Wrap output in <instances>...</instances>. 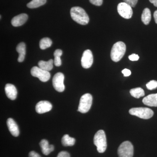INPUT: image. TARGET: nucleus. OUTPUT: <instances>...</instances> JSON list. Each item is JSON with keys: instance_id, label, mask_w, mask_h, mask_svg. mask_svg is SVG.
<instances>
[{"instance_id": "23", "label": "nucleus", "mask_w": 157, "mask_h": 157, "mask_svg": "<svg viewBox=\"0 0 157 157\" xmlns=\"http://www.w3.org/2000/svg\"><path fill=\"white\" fill-rule=\"evenodd\" d=\"M63 54V52L61 49H58L55 51L54 53V64L56 67H59L62 65V61L60 57Z\"/></svg>"}, {"instance_id": "13", "label": "nucleus", "mask_w": 157, "mask_h": 157, "mask_svg": "<svg viewBox=\"0 0 157 157\" xmlns=\"http://www.w3.org/2000/svg\"><path fill=\"white\" fill-rule=\"evenodd\" d=\"M7 124L11 135L14 137H17L19 135V130L18 126L14 120L11 118L7 121Z\"/></svg>"}, {"instance_id": "29", "label": "nucleus", "mask_w": 157, "mask_h": 157, "mask_svg": "<svg viewBox=\"0 0 157 157\" xmlns=\"http://www.w3.org/2000/svg\"><path fill=\"white\" fill-rule=\"evenodd\" d=\"M57 157H70V155L67 152L62 151L59 153Z\"/></svg>"}, {"instance_id": "11", "label": "nucleus", "mask_w": 157, "mask_h": 157, "mask_svg": "<svg viewBox=\"0 0 157 157\" xmlns=\"http://www.w3.org/2000/svg\"><path fill=\"white\" fill-rule=\"evenodd\" d=\"M52 107V104L48 101H39L36 105V111L39 114H42L50 111Z\"/></svg>"}, {"instance_id": "10", "label": "nucleus", "mask_w": 157, "mask_h": 157, "mask_svg": "<svg viewBox=\"0 0 157 157\" xmlns=\"http://www.w3.org/2000/svg\"><path fill=\"white\" fill-rule=\"evenodd\" d=\"M94 61L92 52L87 49L83 52L81 59V65L85 69H88L91 67Z\"/></svg>"}, {"instance_id": "4", "label": "nucleus", "mask_w": 157, "mask_h": 157, "mask_svg": "<svg viewBox=\"0 0 157 157\" xmlns=\"http://www.w3.org/2000/svg\"><path fill=\"white\" fill-rule=\"evenodd\" d=\"M131 115L135 116L143 119H148L152 117L154 112L152 109L147 107L132 108L129 110Z\"/></svg>"}, {"instance_id": "14", "label": "nucleus", "mask_w": 157, "mask_h": 157, "mask_svg": "<svg viewBox=\"0 0 157 157\" xmlns=\"http://www.w3.org/2000/svg\"><path fill=\"white\" fill-rule=\"evenodd\" d=\"M6 96L11 100H14L17 98V90L13 84L8 83L5 86Z\"/></svg>"}, {"instance_id": "17", "label": "nucleus", "mask_w": 157, "mask_h": 157, "mask_svg": "<svg viewBox=\"0 0 157 157\" xmlns=\"http://www.w3.org/2000/svg\"><path fill=\"white\" fill-rule=\"evenodd\" d=\"M16 51L19 54L18 56V61L20 63H21L24 60L25 58L26 54V46L24 42H21L19 43L17 45L16 47Z\"/></svg>"}, {"instance_id": "31", "label": "nucleus", "mask_w": 157, "mask_h": 157, "mask_svg": "<svg viewBox=\"0 0 157 157\" xmlns=\"http://www.w3.org/2000/svg\"><path fill=\"white\" fill-rule=\"evenodd\" d=\"M29 157H41L40 155L34 151H31L29 153Z\"/></svg>"}, {"instance_id": "5", "label": "nucleus", "mask_w": 157, "mask_h": 157, "mask_svg": "<svg viewBox=\"0 0 157 157\" xmlns=\"http://www.w3.org/2000/svg\"><path fill=\"white\" fill-rule=\"evenodd\" d=\"M92 101L93 97L90 94H85L80 98L78 111L83 113L88 112L91 107Z\"/></svg>"}, {"instance_id": "16", "label": "nucleus", "mask_w": 157, "mask_h": 157, "mask_svg": "<svg viewBox=\"0 0 157 157\" xmlns=\"http://www.w3.org/2000/svg\"><path fill=\"white\" fill-rule=\"evenodd\" d=\"M143 104L150 107H157V94L149 95L143 99Z\"/></svg>"}, {"instance_id": "15", "label": "nucleus", "mask_w": 157, "mask_h": 157, "mask_svg": "<svg viewBox=\"0 0 157 157\" xmlns=\"http://www.w3.org/2000/svg\"><path fill=\"white\" fill-rule=\"evenodd\" d=\"M42 151L43 154L48 155L51 152L54 150V147L53 145H49L48 140L43 139L39 143Z\"/></svg>"}, {"instance_id": "12", "label": "nucleus", "mask_w": 157, "mask_h": 157, "mask_svg": "<svg viewBox=\"0 0 157 157\" xmlns=\"http://www.w3.org/2000/svg\"><path fill=\"white\" fill-rule=\"evenodd\" d=\"M28 16L27 14L23 13L15 16L11 20V24L14 27L20 26L25 23L27 21Z\"/></svg>"}, {"instance_id": "1", "label": "nucleus", "mask_w": 157, "mask_h": 157, "mask_svg": "<svg viewBox=\"0 0 157 157\" xmlns=\"http://www.w3.org/2000/svg\"><path fill=\"white\" fill-rule=\"evenodd\" d=\"M70 15L74 21L82 25H86L89 22L88 15L81 7H73L70 10Z\"/></svg>"}, {"instance_id": "33", "label": "nucleus", "mask_w": 157, "mask_h": 157, "mask_svg": "<svg viewBox=\"0 0 157 157\" xmlns=\"http://www.w3.org/2000/svg\"><path fill=\"white\" fill-rule=\"evenodd\" d=\"M154 17L155 22L157 24V10L154 13Z\"/></svg>"}, {"instance_id": "30", "label": "nucleus", "mask_w": 157, "mask_h": 157, "mask_svg": "<svg viewBox=\"0 0 157 157\" xmlns=\"http://www.w3.org/2000/svg\"><path fill=\"white\" fill-rule=\"evenodd\" d=\"M122 73L124 74V76L125 77L130 76L131 75V71L130 70L127 69H125L122 71Z\"/></svg>"}, {"instance_id": "32", "label": "nucleus", "mask_w": 157, "mask_h": 157, "mask_svg": "<svg viewBox=\"0 0 157 157\" xmlns=\"http://www.w3.org/2000/svg\"><path fill=\"white\" fill-rule=\"evenodd\" d=\"M151 3L153 4L155 7H157V0H149Z\"/></svg>"}, {"instance_id": "20", "label": "nucleus", "mask_w": 157, "mask_h": 157, "mask_svg": "<svg viewBox=\"0 0 157 157\" xmlns=\"http://www.w3.org/2000/svg\"><path fill=\"white\" fill-rule=\"evenodd\" d=\"M76 140L73 137H70L69 135H65L62 139V144L64 146H72L74 145Z\"/></svg>"}, {"instance_id": "6", "label": "nucleus", "mask_w": 157, "mask_h": 157, "mask_svg": "<svg viewBox=\"0 0 157 157\" xmlns=\"http://www.w3.org/2000/svg\"><path fill=\"white\" fill-rule=\"evenodd\" d=\"M117 153L119 157H133L134 147L132 144L129 141L123 142L118 148Z\"/></svg>"}, {"instance_id": "2", "label": "nucleus", "mask_w": 157, "mask_h": 157, "mask_svg": "<svg viewBox=\"0 0 157 157\" xmlns=\"http://www.w3.org/2000/svg\"><path fill=\"white\" fill-rule=\"evenodd\" d=\"M126 46L122 42H118L113 46L110 53L111 59L113 61H119L125 53Z\"/></svg>"}, {"instance_id": "25", "label": "nucleus", "mask_w": 157, "mask_h": 157, "mask_svg": "<svg viewBox=\"0 0 157 157\" xmlns=\"http://www.w3.org/2000/svg\"><path fill=\"white\" fill-rule=\"evenodd\" d=\"M146 87L149 90L156 89L157 88V81L156 80H151L146 84Z\"/></svg>"}, {"instance_id": "26", "label": "nucleus", "mask_w": 157, "mask_h": 157, "mask_svg": "<svg viewBox=\"0 0 157 157\" xmlns=\"http://www.w3.org/2000/svg\"><path fill=\"white\" fill-rule=\"evenodd\" d=\"M124 2L128 4L132 7H135L137 5L138 0H123Z\"/></svg>"}, {"instance_id": "28", "label": "nucleus", "mask_w": 157, "mask_h": 157, "mask_svg": "<svg viewBox=\"0 0 157 157\" xmlns=\"http://www.w3.org/2000/svg\"><path fill=\"white\" fill-rule=\"evenodd\" d=\"M129 59L130 60L132 61H137L139 59V56L138 55L135 54H132L131 55L129 56Z\"/></svg>"}, {"instance_id": "3", "label": "nucleus", "mask_w": 157, "mask_h": 157, "mask_svg": "<svg viewBox=\"0 0 157 157\" xmlns=\"http://www.w3.org/2000/svg\"><path fill=\"white\" fill-rule=\"evenodd\" d=\"M94 144L97 147V150L100 153H104L107 147V138L105 132L103 130L98 131L94 138Z\"/></svg>"}, {"instance_id": "24", "label": "nucleus", "mask_w": 157, "mask_h": 157, "mask_svg": "<svg viewBox=\"0 0 157 157\" xmlns=\"http://www.w3.org/2000/svg\"><path fill=\"white\" fill-rule=\"evenodd\" d=\"M52 44V41L49 38H44L41 39L39 43V46L42 50L50 47Z\"/></svg>"}, {"instance_id": "21", "label": "nucleus", "mask_w": 157, "mask_h": 157, "mask_svg": "<svg viewBox=\"0 0 157 157\" xmlns=\"http://www.w3.org/2000/svg\"><path fill=\"white\" fill-rule=\"evenodd\" d=\"M130 93L132 97L136 98H140L145 95L144 90L140 87L132 89L130 90Z\"/></svg>"}, {"instance_id": "22", "label": "nucleus", "mask_w": 157, "mask_h": 157, "mask_svg": "<svg viewBox=\"0 0 157 157\" xmlns=\"http://www.w3.org/2000/svg\"><path fill=\"white\" fill-rule=\"evenodd\" d=\"M46 0H32L27 6L29 9H36L45 5Z\"/></svg>"}, {"instance_id": "19", "label": "nucleus", "mask_w": 157, "mask_h": 157, "mask_svg": "<svg viewBox=\"0 0 157 157\" xmlns=\"http://www.w3.org/2000/svg\"><path fill=\"white\" fill-rule=\"evenodd\" d=\"M151 20V12L148 8H146L144 10L141 15V20L144 25H147L150 22Z\"/></svg>"}, {"instance_id": "7", "label": "nucleus", "mask_w": 157, "mask_h": 157, "mask_svg": "<svg viewBox=\"0 0 157 157\" xmlns=\"http://www.w3.org/2000/svg\"><path fill=\"white\" fill-rule=\"evenodd\" d=\"M32 76L37 77L40 81L45 82L48 81L50 78V74L48 71L42 70L39 67H34L31 70Z\"/></svg>"}, {"instance_id": "27", "label": "nucleus", "mask_w": 157, "mask_h": 157, "mask_svg": "<svg viewBox=\"0 0 157 157\" xmlns=\"http://www.w3.org/2000/svg\"><path fill=\"white\" fill-rule=\"evenodd\" d=\"M90 2L96 6H100L103 4V0H89Z\"/></svg>"}, {"instance_id": "9", "label": "nucleus", "mask_w": 157, "mask_h": 157, "mask_svg": "<svg viewBox=\"0 0 157 157\" xmlns=\"http://www.w3.org/2000/svg\"><path fill=\"white\" fill-rule=\"evenodd\" d=\"M64 75L62 73H56L52 79V84L55 89L59 92H62L65 90L64 84Z\"/></svg>"}, {"instance_id": "8", "label": "nucleus", "mask_w": 157, "mask_h": 157, "mask_svg": "<svg viewBox=\"0 0 157 157\" xmlns=\"http://www.w3.org/2000/svg\"><path fill=\"white\" fill-rule=\"evenodd\" d=\"M117 11L122 17L125 19H130L133 14L132 7L125 2L119 3L117 6Z\"/></svg>"}, {"instance_id": "18", "label": "nucleus", "mask_w": 157, "mask_h": 157, "mask_svg": "<svg viewBox=\"0 0 157 157\" xmlns=\"http://www.w3.org/2000/svg\"><path fill=\"white\" fill-rule=\"evenodd\" d=\"M53 63L54 61L52 59L48 60V61H40L38 63V66L39 68L42 70L49 72L53 68Z\"/></svg>"}]
</instances>
